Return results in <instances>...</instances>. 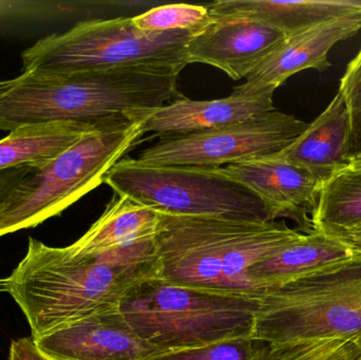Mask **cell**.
Masks as SVG:
<instances>
[{"label": "cell", "mask_w": 361, "mask_h": 360, "mask_svg": "<svg viewBox=\"0 0 361 360\" xmlns=\"http://www.w3.org/2000/svg\"><path fill=\"white\" fill-rule=\"evenodd\" d=\"M307 127L303 120L275 109L218 130L161 137L131 161L140 166L216 168L279 154Z\"/></svg>", "instance_id": "obj_8"}, {"label": "cell", "mask_w": 361, "mask_h": 360, "mask_svg": "<svg viewBox=\"0 0 361 360\" xmlns=\"http://www.w3.org/2000/svg\"><path fill=\"white\" fill-rule=\"evenodd\" d=\"M360 31L361 25L357 21L335 19L286 36L283 42L248 74L246 82L233 89L246 93L275 92L298 72L307 69L326 71L331 67V49Z\"/></svg>", "instance_id": "obj_11"}, {"label": "cell", "mask_w": 361, "mask_h": 360, "mask_svg": "<svg viewBox=\"0 0 361 360\" xmlns=\"http://www.w3.org/2000/svg\"><path fill=\"white\" fill-rule=\"evenodd\" d=\"M144 135L143 120H114L25 178L0 200V237L61 215L99 187Z\"/></svg>", "instance_id": "obj_5"}, {"label": "cell", "mask_w": 361, "mask_h": 360, "mask_svg": "<svg viewBox=\"0 0 361 360\" xmlns=\"http://www.w3.org/2000/svg\"><path fill=\"white\" fill-rule=\"evenodd\" d=\"M210 169L254 194L262 203L267 221L290 219L296 222L299 232H314L313 216L322 184L305 169L278 154Z\"/></svg>", "instance_id": "obj_9"}, {"label": "cell", "mask_w": 361, "mask_h": 360, "mask_svg": "<svg viewBox=\"0 0 361 360\" xmlns=\"http://www.w3.org/2000/svg\"><path fill=\"white\" fill-rule=\"evenodd\" d=\"M305 235L284 221L163 215L154 239V281L258 298L263 292L250 278V268Z\"/></svg>", "instance_id": "obj_2"}, {"label": "cell", "mask_w": 361, "mask_h": 360, "mask_svg": "<svg viewBox=\"0 0 361 360\" xmlns=\"http://www.w3.org/2000/svg\"><path fill=\"white\" fill-rule=\"evenodd\" d=\"M358 147H361V123L353 130V150Z\"/></svg>", "instance_id": "obj_27"}, {"label": "cell", "mask_w": 361, "mask_h": 360, "mask_svg": "<svg viewBox=\"0 0 361 360\" xmlns=\"http://www.w3.org/2000/svg\"><path fill=\"white\" fill-rule=\"evenodd\" d=\"M162 213L114 194L103 215L69 247L72 258H91L120 247L154 240L162 223Z\"/></svg>", "instance_id": "obj_16"}, {"label": "cell", "mask_w": 361, "mask_h": 360, "mask_svg": "<svg viewBox=\"0 0 361 360\" xmlns=\"http://www.w3.org/2000/svg\"><path fill=\"white\" fill-rule=\"evenodd\" d=\"M351 166H361V147L352 152Z\"/></svg>", "instance_id": "obj_28"}, {"label": "cell", "mask_w": 361, "mask_h": 360, "mask_svg": "<svg viewBox=\"0 0 361 360\" xmlns=\"http://www.w3.org/2000/svg\"><path fill=\"white\" fill-rule=\"evenodd\" d=\"M205 6L175 4L156 6L143 14L133 17L137 29L146 32L200 30L212 23Z\"/></svg>", "instance_id": "obj_21"}, {"label": "cell", "mask_w": 361, "mask_h": 360, "mask_svg": "<svg viewBox=\"0 0 361 360\" xmlns=\"http://www.w3.org/2000/svg\"><path fill=\"white\" fill-rule=\"evenodd\" d=\"M338 91L343 93L351 112L354 130L361 123V48L348 65Z\"/></svg>", "instance_id": "obj_23"}, {"label": "cell", "mask_w": 361, "mask_h": 360, "mask_svg": "<svg viewBox=\"0 0 361 360\" xmlns=\"http://www.w3.org/2000/svg\"><path fill=\"white\" fill-rule=\"evenodd\" d=\"M356 255L357 254L338 239L314 230L305 234L294 244L255 264L248 271V274L264 293L271 287L284 285Z\"/></svg>", "instance_id": "obj_18"}, {"label": "cell", "mask_w": 361, "mask_h": 360, "mask_svg": "<svg viewBox=\"0 0 361 360\" xmlns=\"http://www.w3.org/2000/svg\"><path fill=\"white\" fill-rule=\"evenodd\" d=\"M286 35L256 21L212 20L187 44L188 63H205L233 80H243Z\"/></svg>", "instance_id": "obj_12"}, {"label": "cell", "mask_w": 361, "mask_h": 360, "mask_svg": "<svg viewBox=\"0 0 361 360\" xmlns=\"http://www.w3.org/2000/svg\"><path fill=\"white\" fill-rule=\"evenodd\" d=\"M274 93H246L233 89L229 97L220 99L193 101L184 97L162 107L133 114L131 120H143L144 132H154L159 137L218 130L275 110Z\"/></svg>", "instance_id": "obj_13"}, {"label": "cell", "mask_w": 361, "mask_h": 360, "mask_svg": "<svg viewBox=\"0 0 361 360\" xmlns=\"http://www.w3.org/2000/svg\"><path fill=\"white\" fill-rule=\"evenodd\" d=\"M33 342L51 360H150L180 351L146 342L121 313L85 319Z\"/></svg>", "instance_id": "obj_10"}, {"label": "cell", "mask_w": 361, "mask_h": 360, "mask_svg": "<svg viewBox=\"0 0 361 360\" xmlns=\"http://www.w3.org/2000/svg\"><path fill=\"white\" fill-rule=\"evenodd\" d=\"M110 123L52 120L13 129L8 137L0 139V170L23 165L44 168L87 135Z\"/></svg>", "instance_id": "obj_17"}, {"label": "cell", "mask_w": 361, "mask_h": 360, "mask_svg": "<svg viewBox=\"0 0 361 360\" xmlns=\"http://www.w3.org/2000/svg\"><path fill=\"white\" fill-rule=\"evenodd\" d=\"M258 306L257 297L150 281L123 302L120 313L146 342L183 351L250 338Z\"/></svg>", "instance_id": "obj_6"}, {"label": "cell", "mask_w": 361, "mask_h": 360, "mask_svg": "<svg viewBox=\"0 0 361 360\" xmlns=\"http://www.w3.org/2000/svg\"><path fill=\"white\" fill-rule=\"evenodd\" d=\"M326 235L338 239L341 242L347 244L354 253L361 255V225Z\"/></svg>", "instance_id": "obj_26"}, {"label": "cell", "mask_w": 361, "mask_h": 360, "mask_svg": "<svg viewBox=\"0 0 361 360\" xmlns=\"http://www.w3.org/2000/svg\"><path fill=\"white\" fill-rule=\"evenodd\" d=\"M250 360H361L356 338H322L284 344L258 342Z\"/></svg>", "instance_id": "obj_20"}, {"label": "cell", "mask_w": 361, "mask_h": 360, "mask_svg": "<svg viewBox=\"0 0 361 360\" xmlns=\"http://www.w3.org/2000/svg\"><path fill=\"white\" fill-rule=\"evenodd\" d=\"M8 360H51L42 354L31 337L19 338L12 342Z\"/></svg>", "instance_id": "obj_24"}, {"label": "cell", "mask_w": 361, "mask_h": 360, "mask_svg": "<svg viewBox=\"0 0 361 360\" xmlns=\"http://www.w3.org/2000/svg\"><path fill=\"white\" fill-rule=\"evenodd\" d=\"M154 240L91 258L30 238L27 251L0 291L25 315L33 340L85 319L120 313L123 302L156 277Z\"/></svg>", "instance_id": "obj_1"}, {"label": "cell", "mask_w": 361, "mask_h": 360, "mask_svg": "<svg viewBox=\"0 0 361 360\" xmlns=\"http://www.w3.org/2000/svg\"><path fill=\"white\" fill-rule=\"evenodd\" d=\"M36 170L37 169L27 165L0 170V200H2L19 182Z\"/></svg>", "instance_id": "obj_25"}, {"label": "cell", "mask_w": 361, "mask_h": 360, "mask_svg": "<svg viewBox=\"0 0 361 360\" xmlns=\"http://www.w3.org/2000/svg\"><path fill=\"white\" fill-rule=\"evenodd\" d=\"M356 340H357L358 344H360L361 347V336H360L358 338H356Z\"/></svg>", "instance_id": "obj_29"}, {"label": "cell", "mask_w": 361, "mask_h": 360, "mask_svg": "<svg viewBox=\"0 0 361 360\" xmlns=\"http://www.w3.org/2000/svg\"><path fill=\"white\" fill-rule=\"evenodd\" d=\"M205 6L214 20L256 21L286 36L335 19L361 25V0H219Z\"/></svg>", "instance_id": "obj_15"}, {"label": "cell", "mask_w": 361, "mask_h": 360, "mask_svg": "<svg viewBox=\"0 0 361 360\" xmlns=\"http://www.w3.org/2000/svg\"><path fill=\"white\" fill-rule=\"evenodd\" d=\"M258 342L250 338L221 342L206 348L179 351L150 360H250Z\"/></svg>", "instance_id": "obj_22"}, {"label": "cell", "mask_w": 361, "mask_h": 360, "mask_svg": "<svg viewBox=\"0 0 361 360\" xmlns=\"http://www.w3.org/2000/svg\"><path fill=\"white\" fill-rule=\"evenodd\" d=\"M353 122L343 93L337 92L324 111L286 149L278 154L305 169L320 184L351 166Z\"/></svg>", "instance_id": "obj_14"}, {"label": "cell", "mask_w": 361, "mask_h": 360, "mask_svg": "<svg viewBox=\"0 0 361 360\" xmlns=\"http://www.w3.org/2000/svg\"><path fill=\"white\" fill-rule=\"evenodd\" d=\"M200 30L141 31L133 17L80 21L25 49L21 53L23 72L71 75L160 68L180 73L188 65L187 44Z\"/></svg>", "instance_id": "obj_3"}, {"label": "cell", "mask_w": 361, "mask_h": 360, "mask_svg": "<svg viewBox=\"0 0 361 360\" xmlns=\"http://www.w3.org/2000/svg\"><path fill=\"white\" fill-rule=\"evenodd\" d=\"M361 225V166H349L322 184L313 228L324 234Z\"/></svg>", "instance_id": "obj_19"}, {"label": "cell", "mask_w": 361, "mask_h": 360, "mask_svg": "<svg viewBox=\"0 0 361 360\" xmlns=\"http://www.w3.org/2000/svg\"><path fill=\"white\" fill-rule=\"evenodd\" d=\"M104 183L114 194L162 215L269 222L254 194L210 168L140 166L124 158Z\"/></svg>", "instance_id": "obj_7"}, {"label": "cell", "mask_w": 361, "mask_h": 360, "mask_svg": "<svg viewBox=\"0 0 361 360\" xmlns=\"http://www.w3.org/2000/svg\"><path fill=\"white\" fill-rule=\"evenodd\" d=\"M250 340L278 345L361 336V255L320 268L258 297Z\"/></svg>", "instance_id": "obj_4"}]
</instances>
